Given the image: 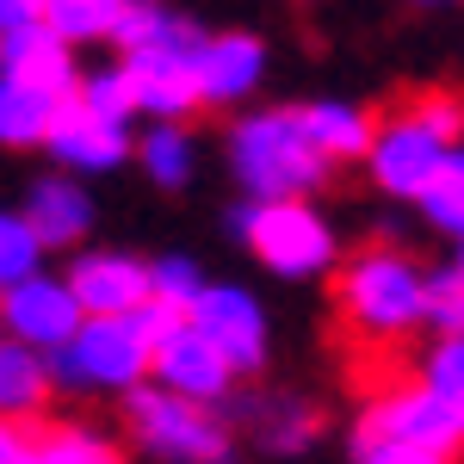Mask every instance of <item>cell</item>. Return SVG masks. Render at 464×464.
Listing matches in <instances>:
<instances>
[{
  "label": "cell",
  "mask_w": 464,
  "mask_h": 464,
  "mask_svg": "<svg viewBox=\"0 0 464 464\" xmlns=\"http://www.w3.org/2000/svg\"><path fill=\"white\" fill-rule=\"evenodd\" d=\"M229 161H236V179L248 186L254 205H273V198H304L316 192L328 161H322L304 124H297V106H273L254 111L229 130Z\"/></svg>",
  "instance_id": "cell-1"
},
{
  "label": "cell",
  "mask_w": 464,
  "mask_h": 464,
  "mask_svg": "<svg viewBox=\"0 0 464 464\" xmlns=\"http://www.w3.org/2000/svg\"><path fill=\"white\" fill-rule=\"evenodd\" d=\"M50 391L69 396H124L149 384V347L124 316H87L56 353H44Z\"/></svg>",
  "instance_id": "cell-2"
},
{
  "label": "cell",
  "mask_w": 464,
  "mask_h": 464,
  "mask_svg": "<svg viewBox=\"0 0 464 464\" xmlns=\"http://www.w3.org/2000/svg\"><path fill=\"white\" fill-rule=\"evenodd\" d=\"M421 279L428 273L391 248H365L359 260H347V273H341V316H347V328L359 341L396 347L421 322Z\"/></svg>",
  "instance_id": "cell-3"
},
{
  "label": "cell",
  "mask_w": 464,
  "mask_h": 464,
  "mask_svg": "<svg viewBox=\"0 0 464 464\" xmlns=\"http://www.w3.org/2000/svg\"><path fill=\"white\" fill-rule=\"evenodd\" d=\"M124 421L155 459L174 464H229V421L211 415L205 402L161 391V384H137L124 391Z\"/></svg>",
  "instance_id": "cell-4"
},
{
  "label": "cell",
  "mask_w": 464,
  "mask_h": 464,
  "mask_svg": "<svg viewBox=\"0 0 464 464\" xmlns=\"http://www.w3.org/2000/svg\"><path fill=\"white\" fill-rule=\"evenodd\" d=\"M229 229L248 242L273 273H285V279H310L322 273L328 260H334V236H328V223H322L304 198H273V205H236L229 211Z\"/></svg>",
  "instance_id": "cell-5"
},
{
  "label": "cell",
  "mask_w": 464,
  "mask_h": 464,
  "mask_svg": "<svg viewBox=\"0 0 464 464\" xmlns=\"http://www.w3.org/2000/svg\"><path fill=\"white\" fill-rule=\"evenodd\" d=\"M372 440H409V446H428V452L452 459L464 446V415L446 396H433L428 384H396L359 421V446H372Z\"/></svg>",
  "instance_id": "cell-6"
},
{
  "label": "cell",
  "mask_w": 464,
  "mask_h": 464,
  "mask_svg": "<svg viewBox=\"0 0 464 464\" xmlns=\"http://www.w3.org/2000/svg\"><path fill=\"white\" fill-rule=\"evenodd\" d=\"M365 155H372V174H378L384 192H396V198H421L433 179H440L452 143H446L440 130H428L415 111H391L384 124H372V149H365Z\"/></svg>",
  "instance_id": "cell-7"
},
{
  "label": "cell",
  "mask_w": 464,
  "mask_h": 464,
  "mask_svg": "<svg viewBox=\"0 0 464 464\" xmlns=\"http://www.w3.org/2000/svg\"><path fill=\"white\" fill-rule=\"evenodd\" d=\"M81 322L87 316L74 304L69 279H56V273H32V279L0 291V334L19 341V347H32V353H56Z\"/></svg>",
  "instance_id": "cell-8"
},
{
  "label": "cell",
  "mask_w": 464,
  "mask_h": 464,
  "mask_svg": "<svg viewBox=\"0 0 464 464\" xmlns=\"http://www.w3.org/2000/svg\"><path fill=\"white\" fill-rule=\"evenodd\" d=\"M186 322H192L217 353H223L229 372H260V365H266V316H260V304H254L248 291L205 285L198 297H192Z\"/></svg>",
  "instance_id": "cell-9"
},
{
  "label": "cell",
  "mask_w": 464,
  "mask_h": 464,
  "mask_svg": "<svg viewBox=\"0 0 464 464\" xmlns=\"http://www.w3.org/2000/svg\"><path fill=\"white\" fill-rule=\"evenodd\" d=\"M149 378L161 391L186 396V402H205V409H223V396L236 391V372L223 365V353H217L192 322H179L168 341L149 347Z\"/></svg>",
  "instance_id": "cell-10"
},
{
  "label": "cell",
  "mask_w": 464,
  "mask_h": 464,
  "mask_svg": "<svg viewBox=\"0 0 464 464\" xmlns=\"http://www.w3.org/2000/svg\"><path fill=\"white\" fill-rule=\"evenodd\" d=\"M260 69H266V50L260 37L248 32H223L205 37L198 56H192V87H198V106H236L260 87Z\"/></svg>",
  "instance_id": "cell-11"
},
{
  "label": "cell",
  "mask_w": 464,
  "mask_h": 464,
  "mask_svg": "<svg viewBox=\"0 0 464 464\" xmlns=\"http://www.w3.org/2000/svg\"><path fill=\"white\" fill-rule=\"evenodd\" d=\"M0 74L32 87V93H50V100H69L81 69H74V50L50 32L44 19L25 25V32H6L0 37Z\"/></svg>",
  "instance_id": "cell-12"
},
{
  "label": "cell",
  "mask_w": 464,
  "mask_h": 464,
  "mask_svg": "<svg viewBox=\"0 0 464 464\" xmlns=\"http://www.w3.org/2000/svg\"><path fill=\"white\" fill-rule=\"evenodd\" d=\"M69 291L81 316H130L149 297V266L130 254H74Z\"/></svg>",
  "instance_id": "cell-13"
},
{
  "label": "cell",
  "mask_w": 464,
  "mask_h": 464,
  "mask_svg": "<svg viewBox=\"0 0 464 464\" xmlns=\"http://www.w3.org/2000/svg\"><path fill=\"white\" fill-rule=\"evenodd\" d=\"M44 149L63 161V174H106V168H118L130 155V130L124 124H106V118H87L74 100H63Z\"/></svg>",
  "instance_id": "cell-14"
},
{
  "label": "cell",
  "mask_w": 464,
  "mask_h": 464,
  "mask_svg": "<svg viewBox=\"0 0 464 464\" xmlns=\"http://www.w3.org/2000/svg\"><path fill=\"white\" fill-rule=\"evenodd\" d=\"M25 223H32V236L44 248H74L87 229H93V198H87V186H74V174H44L25 192Z\"/></svg>",
  "instance_id": "cell-15"
},
{
  "label": "cell",
  "mask_w": 464,
  "mask_h": 464,
  "mask_svg": "<svg viewBox=\"0 0 464 464\" xmlns=\"http://www.w3.org/2000/svg\"><path fill=\"white\" fill-rule=\"evenodd\" d=\"M50 402V372H44V353L19 347L0 334V421H37Z\"/></svg>",
  "instance_id": "cell-16"
},
{
  "label": "cell",
  "mask_w": 464,
  "mask_h": 464,
  "mask_svg": "<svg viewBox=\"0 0 464 464\" xmlns=\"http://www.w3.org/2000/svg\"><path fill=\"white\" fill-rule=\"evenodd\" d=\"M297 124H304V137H310V149H316L322 161H353V155L372 149V118L353 111V106H334V100L304 106Z\"/></svg>",
  "instance_id": "cell-17"
},
{
  "label": "cell",
  "mask_w": 464,
  "mask_h": 464,
  "mask_svg": "<svg viewBox=\"0 0 464 464\" xmlns=\"http://www.w3.org/2000/svg\"><path fill=\"white\" fill-rule=\"evenodd\" d=\"M56 111H63V100L32 93V87H19V81L0 74V149H44Z\"/></svg>",
  "instance_id": "cell-18"
},
{
  "label": "cell",
  "mask_w": 464,
  "mask_h": 464,
  "mask_svg": "<svg viewBox=\"0 0 464 464\" xmlns=\"http://www.w3.org/2000/svg\"><path fill=\"white\" fill-rule=\"evenodd\" d=\"M242 421H254V433L273 446V452H297V446H310L322 428L316 409H297V402H236V396H223Z\"/></svg>",
  "instance_id": "cell-19"
},
{
  "label": "cell",
  "mask_w": 464,
  "mask_h": 464,
  "mask_svg": "<svg viewBox=\"0 0 464 464\" xmlns=\"http://www.w3.org/2000/svg\"><path fill=\"white\" fill-rule=\"evenodd\" d=\"M118 13H124V0H44V25L63 37V44H100L111 37L118 25Z\"/></svg>",
  "instance_id": "cell-20"
},
{
  "label": "cell",
  "mask_w": 464,
  "mask_h": 464,
  "mask_svg": "<svg viewBox=\"0 0 464 464\" xmlns=\"http://www.w3.org/2000/svg\"><path fill=\"white\" fill-rule=\"evenodd\" d=\"M32 464H124V452L111 440H100L93 428H37Z\"/></svg>",
  "instance_id": "cell-21"
},
{
  "label": "cell",
  "mask_w": 464,
  "mask_h": 464,
  "mask_svg": "<svg viewBox=\"0 0 464 464\" xmlns=\"http://www.w3.org/2000/svg\"><path fill=\"white\" fill-rule=\"evenodd\" d=\"M137 161H143V174L155 179V186L179 192V186L192 179V137H186L179 124H149V137L137 143Z\"/></svg>",
  "instance_id": "cell-22"
},
{
  "label": "cell",
  "mask_w": 464,
  "mask_h": 464,
  "mask_svg": "<svg viewBox=\"0 0 464 464\" xmlns=\"http://www.w3.org/2000/svg\"><path fill=\"white\" fill-rule=\"evenodd\" d=\"M69 100H74L81 111H87V118H106V124H124V130H130V118H137L124 69H93V74H81Z\"/></svg>",
  "instance_id": "cell-23"
},
{
  "label": "cell",
  "mask_w": 464,
  "mask_h": 464,
  "mask_svg": "<svg viewBox=\"0 0 464 464\" xmlns=\"http://www.w3.org/2000/svg\"><path fill=\"white\" fill-rule=\"evenodd\" d=\"M32 273H44V242L19 211H0V291L32 279Z\"/></svg>",
  "instance_id": "cell-24"
},
{
  "label": "cell",
  "mask_w": 464,
  "mask_h": 464,
  "mask_svg": "<svg viewBox=\"0 0 464 464\" xmlns=\"http://www.w3.org/2000/svg\"><path fill=\"white\" fill-rule=\"evenodd\" d=\"M421 322L440 334H464V279L459 273H428L421 279Z\"/></svg>",
  "instance_id": "cell-25"
},
{
  "label": "cell",
  "mask_w": 464,
  "mask_h": 464,
  "mask_svg": "<svg viewBox=\"0 0 464 464\" xmlns=\"http://www.w3.org/2000/svg\"><path fill=\"white\" fill-rule=\"evenodd\" d=\"M205 291V279H198V266L186 260V254H168V260H155L149 266V297H161V304H174L179 316L192 310V297Z\"/></svg>",
  "instance_id": "cell-26"
},
{
  "label": "cell",
  "mask_w": 464,
  "mask_h": 464,
  "mask_svg": "<svg viewBox=\"0 0 464 464\" xmlns=\"http://www.w3.org/2000/svg\"><path fill=\"white\" fill-rule=\"evenodd\" d=\"M402 111H415L428 130L446 137V143L464 130V93H459V87H421V93H409V100H402Z\"/></svg>",
  "instance_id": "cell-27"
},
{
  "label": "cell",
  "mask_w": 464,
  "mask_h": 464,
  "mask_svg": "<svg viewBox=\"0 0 464 464\" xmlns=\"http://www.w3.org/2000/svg\"><path fill=\"white\" fill-rule=\"evenodd\" d=\"M433 396H446L452 409L464 415V334H446L440 347L428 353V378H421Z\"/></svg>",
  "instance_id": "cell-28"
},
{
  "label": "cell",
  "mask_w": 464,
  "mask_h": 464,
  "mask_svg": "<svg viewBox=\"0 0 464 464\" xmlns=\"http://www.w3.org/2000/svg\"><path fill=\"white\" fill-rule=\"evenodd\" d=\"M359 464H452V459L428 452V446H409V440H372V446H359Z\"/></svg>",
  "instance_id": "cell-29"
},
{
  "label": "cell",
  "mask_w": 464,
  "mask_h": 464,
  "mask_svg": "<svg viewBox=\"0 0 464 464\" xmlns=\"http://www.w3.org/2000/svg\"><path fill=\"white\" fill-rule=\"evenodd\" d=\"M37 421H0V464H32Z\"/></svg>",
  "instance_id": "cell-30"
},
{
  "label": "cell",
  "mask_w": 464,
  "mask_h": 464,
  "mask_svg": "<svg viewBox=\"0 0 464 464\" xmlns=\"http://www.w3.org/2000/svg\"><path fill=\"white\" fill-rule=\"evenodd\" d=\"M44 19V0H0V37L6 32H25Z\"/></svg>",
  "instance_id": "cell-31"
},
{
  "label": "cell",
  "mask_w": 464,
  "mask_h": 464,
  "mask_svg": "<svg viewBox=\"0 0 464 464\" xmlns=\"http://www.w3.org/2000/svg\"><path fill=\"white\" fill-rule=\"evenodd\" d=\"M440 179H446L452 192H464V149H452V155H446V168H440Z\"/></svg>",
  "instance_id": "cell-32"
},
{
  "label": "cell",
  "mask_w": 464,
  "mask_h": 464,
  "mask_svg": "<svg viewBox=\"0 0 464 464\" xmlns=\"http://www.w3.org/2000/svg\"><path fill=\"white\" fill-rule=\"evenodd\" d=\"M452 273H459V279H464V236H459V266H452Z\"/></svg>",
  "instance_id": "cell-33"
}]
</instances>
